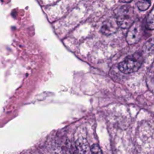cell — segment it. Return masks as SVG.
I'll return each instance as SVG.
<instances>
[{"instance_id":"1","label":"cell","mask_w":154,"mask_h":154,"mask_svg":"<svg viewBox=\"0 0 154 154\" xmlns=\"http://www.w3.org/2000/svg\"><path fill=\"white\" fill-rule=\"evenodd\" d=\"M144 61L143 55L140 52H135L125 58L120 62L118 67L120 72L124 73L135 72L139 69Z\"/></svg>"},{"instance_id":"2","label":"cell","mask_w":154,"mask_h":154,"mask_svg":"<svg viewBox=\"0 0 154 154\" xmlns=\"http://www.w3.org/2000/svg\"><path fill=\"white\" fill-rule=\"evenodd\" d=\"M116 18L119 27L123 29L129 28L135 21V14L133 8L129 5L120 7L117 12Z\"/></svg>"},{"instance_id":"3","label":"cell","mask_w":154,"mask_h":154,"mask_svg":"<svg viewBox=\"0 0 154 154\" xmlns=\"http://www.w3.org/2000/svg\"><path fill=\"white\" fill-rule=\"evenodd\" d=\"M143 28L141 23L140 20H135L129 27L126 39L129 45L137 43L143 35Z\"/></svg>"},{"instance_id":"4","label":"cell","mask_w":154,"mask_h":154,"mask_svg":"<svg viewBox=\"0 0 154 154\" xmlns=\"http://www.w3.org/2000/svg\"><path fill=\"white\" fill-rule=\"evenodd\" d=\"M119 27L116 18L111 17L103 22L100 28V32L104 35H109L115 33Z\"/></svg>"},{"instance_id":"5","label":"cell","mask_w":154,"mask_h":154,"mask_svg":"<svg viewBox=\"0 0 154 154\" xmlns=\"http://www.w3.org/2000/svg\"><path fill=\"white\" fill-rule=\"evenodd\" d=\"M143 51L147 54H154V38H152L146 43L143 47Z\"/></svg>"},{"instance_id":"6","label":"cell","mask_w":154,"mask_h":154,"mask_svg":"<svg viewBox=\"0 0 154 154\" xmlns=\"http://www.w3.org/2000/svg\"><path fill=\"white\" fill-rule=\"evenodd\" d=\"M146 26L149 29H154V8L150 11L147 17Z\"/></svg>"},{"instance_id":"7","label":"cell","mask_w":154,"mask_h":154,"mask_svg":"<svg viewBox=\"0 0 154 154\" xmlns=\"http://www.w3.org/2000/svg\"><path fill=\"white\" fill-rule=\"evenodd\" d=\"M150 3L151 0H138L137 7L139 10L144 11L148 9L150 5Z\"/></svg>"},{"instance_id":"8","label":"cell","mask_w":154,"mask_h":154,"mask_svg":"<svg viewBox=\"0 0 154 154\" xmlns=\"http://www.w3.org/2000/svg\"><path fill=\"white\" fill-rule=\"evenodd\" d=\"M90 150H91V153H102L100 148L99 147V146L97 144H93L91 147Z\"/></svg>"},{"instance_id":"9","label":"cell","mask_w":154,"mask_h":154,"mask_svg":"<svg viewBox=\"0 0 154 154\" xmlns=\"http://www.w3.org/2000/svg\"><path fill=\"white\" fill-rule=\"evenodd\" d=\"M132 0H120V1H121L122 2H126V3H129L131 2Z\"/></svg>"}]
</instances>
